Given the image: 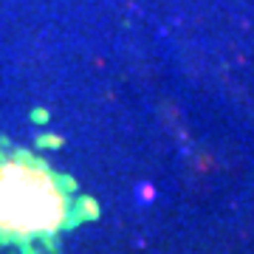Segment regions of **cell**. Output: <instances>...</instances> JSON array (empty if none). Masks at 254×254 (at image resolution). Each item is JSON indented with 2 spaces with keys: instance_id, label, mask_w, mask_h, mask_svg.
<instances>
[{
  "instance_id": "cell-1",
  "label": "cell",
  "mask_w": 254,
  "mask_h": 254,
  "mask_svg": "<svg viewBox=\"0 0 254 254\" xmlns=\"http://www.w3.org/2000/svg\"><path fill=\"white\" fill-rule=\"evenodd\" d=\"M73 187L23 150L0 147V243L51 246L73 223Z\"/></svg>"
}]
</instances>
